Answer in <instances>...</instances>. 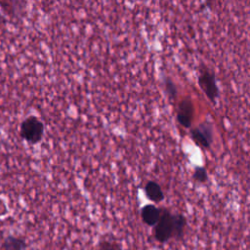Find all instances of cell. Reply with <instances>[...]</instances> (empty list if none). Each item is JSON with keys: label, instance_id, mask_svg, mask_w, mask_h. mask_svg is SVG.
I'll return each instance as SVG.
<instances>
[{"label": "cell", "instance_id": "6da1fadb", "mask_svg": "<svg viewBox=\"0 0 250 250\" xmlns=\"http://www.w3.org/2000/svg\"><path fill=\"white\" fill-rule=\"evenodd\" d=\"M188 222L181 213H172L166 208H161V215L153 227V236L156 241L165 243L170 239H180L184 236Z\"/></svg>", "mask_w": 250, "mask_h": 250}, {"label": "cell", "instance_id": "7a4b0ae2", "mask_svg": "<svg viewBox=\"0 0 250 250\" xmlns=\"http://www.w3.org/2000/svg\"><path fill=\"white\" fill-rule=\"evenodd\" d=\"M20 134L27 143L32 145L37 144L43 137L44 125L36 116H28L21 122Z\"/></svg>", "mask_w": 250, "mask_h": 250}, {"label": "cell", "instance_id": "3957f363", "mask_svg": "<svg viewBox=\"0 0 250 250\" xmlns=\"http://www.w3.org/2000/svg\"><path fill=\"white\" fill-rule=\"evenodd\" d=\"M198 83L201 89L203 90V92L205 93V95L207 96V98L211 102L215 103L219 95V90L216 84L214 74L209 69L201 70L198 77Z\"/></svg>", "mask_w": 250, "mask_h": 250}, {"label": "cell", "instance_id": "277c9868", "mask_svg": "<svg viewBox=\"0 0 250 250\" xmlns=\"http://www.w3.org/2000/svg\"><path fill=\"white\" fill-rule=\"evenodd\" d=\"M191 138L194 143L203 148H209L213 140L212 127L208 123H203L191 129Z\"/></svg>", "mask_w": 250, "mask_h": 250}, {"label": "cell", "instance_id": "5b68a950", "mask_svg": "<svg viewBox=\"0 0 250 250\" xmlns=\"http://www.w3.org/2000/svg\"><path fill=\"white\" fill-rule=\"evenodd\" d=\"M194 108L191 101L184 100L180 103L177 111V120L185 128H189L192 122Z\"/></svg>", "mask_w": 250, "mask_h": 250}, {"label": "cell", "instance_id": "8992f818", "mask_svg": "<svg viewBox=\"0 0 250 250\" xmlns=\"http://www.w3.org/2000/svg\"><path fill=\"white\" fill-rule=\"evenodd\" d=\"M161 215V208L153 204H146L141 210V218L143 222L150 227H154Z\"/></svg>", "mask_w": 250, "mask_h": 250}, {"label": "cell", "instance_id": "52a82bcc", "mask_svg": "<svg viewBox=\"0 0 250 250\" xmlns=\"http://www.w3.org/2000/svg\"><path fill=\"white\" fill-rule=\"evenodd\" d=\"M0 250H27V243L22 236L8 235L2 241Z\"/></svg>", "mask_w": 250, "mask_h": 250}, {"label": "cell", "instance_id": "ba28073f", "mask_svg": "<svg viewBox=\"0 0 250 250\" xmlns=\"http://www.w3.org/2000/svg\"><path fill=\"white\" fill-rule=\"evenodd\" d=\"M145 192L146 197L155 203H159L164 199V193L161 187L153 181H149L146 183L145 187Z\"/></svg>", "mask_w": 250, "mask_h": 250}, {"label": "cell", "instance_id": "9c48e42d", "mask_svg": "<svg viewBox=\"0 0 250 250\" xmlns=\"http://www.w3.org/2000/svg\"><path fill=\"white\" fill-rule=\"evenodd\" d=\"M193 179L199 183H205L208 179L206 170L203 167H196L193 173Z\"/></svg>", "mask_w": 250, "mask_h": 250}, {"label": "cell", "instance_id": "30bf717a", "mask_svg": "<svg viewBox=\"0 0 250 250\" xmlns=\"http://www.w3.org/2000/svg\"><path fill=\"white\" fill-rule=\"evenodd\" d=\"M97 250H121V249L117 243L109 240H104L99 243Z\"/></svg>", "mask_w": 250, "mask_h": 250}, {"label": "cell", "instance_id": "8fae6325", "mask_svg": "<svg viewBox=\"0 0 250 250\" xmlns=\"http://www.w3.org/2000/svg\"><path fill=\"white\" fill-rule=\"evenodd\" d=\"M165 88L171 99H175L177 97V88L170 78H165Z\"/></svg>", "mask_w": 250, "mask_h": 250}]
</instances>
